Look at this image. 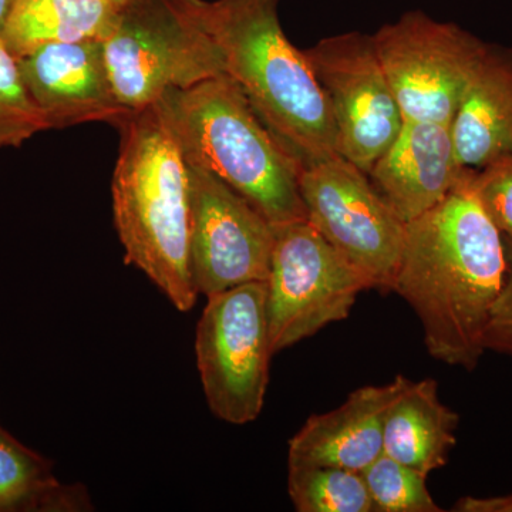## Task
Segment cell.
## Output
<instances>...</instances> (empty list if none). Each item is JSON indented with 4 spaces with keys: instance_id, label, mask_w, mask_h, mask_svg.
<instances>
[{
    "instance_id": "20",
    "label": "cell",
    "mask_w": 512,
    "mask_h": 512,
    "mask_svg": "<svg viewBox=\"0 0 512 512\" xmlns=\"http://www.w3.org/2000/svg\"><path fill=\"white\" fill-rule=\"evenodd\" d=\"M360 474L376 512H443L427 488V477L386 454Z\"/></svg>"
},
{
    "instance_id": "3",
    "label": "cell",
    "mask_w": 512,
    "mask_h": 512,
    "mask_svg": "<svg viewBox=\"0 0 512 512\" xmlns=\"http://www.w3.org/2000/svg\"><path fill=\"white\" fill-rule=\"evenodd\" d=\"M151 107L188 165L220 178L272 225L308 220L301 167L228 74L170 90Z\"/></svg>"
},
{
    "instance_id": "22",
    "label": "cell",
    "mask_w": 512,
    "mask_h": 512,
    "mask_svg": "<svg viewBox=\"0 0 512 512\" xmlns=\"http://www.w3.org/2000/svg\"><path fill=\"white\" fill-rule=\"evenodd\" d=\"M470 184L487 217L504 238L512 239V156L474 170Z\"/></svg>"
},
{
    "instance_id": "12",
    "label": "cell",
    "mask_w": 512,
    "mask_h": 512,
    "mask_svg": "<svg viewBox=\"0 0 512 512\" xmlns=\"http://www.w3.org/2000/svg\"><path fill=\"white\" fill-rule=\"evenodd\" d=\"M18 62L47 130L96 121L119 127L133 113L114 92L103 40L52 43Z\"/></svg>"
},
{
    "instance_id": "8",
    "label": "cell",
    "mask_w": 512,
    "mask_h": 512,
    "mask_svg": "<svg viewBox=\"0 0 512 512\" xmlns=\"http://www.w3.org/2000/svg\"><path fill=\"white\" fill-rule=\"evenodd\" d=\"M306 217L322 237L369 282L392 292L406 222L387 204L369 175L343 157L299 170Z\"/></svg>"
},
{
    "instance_id": "23",
    "label": "cell",
    "mask_w": 512,
    "mask_h": 512,
    "mask_svg": "<svg viewBox=\"0 0 512 512\" xmlns=\"http://www.w3.org/2000/svg\"><path fill=\"white\" fill-rule=\"evenodd\" d=\"M507 254V274L500 295L491 309L485 326L483 348L485 352L512 357V239L504 238Z\"/></svg>"
},
{
    "instance_id": "1",
    "label": "cell",
    "mask_w": 512,
    "mask_h": 512,
    "mask_svg": "<svg viewBox=\"0 0 512 512\" xmlns=\"http://www.w3.org/2000/svg\"><path fill=\"white\" fill-rule=\"evenodd\" d=\"M473 171L407 222L392 291L419 318L430 356L470 372L485 353V326L507 274L504 237L471 190Z\"/></svg>"
},
{
    "instance_id": "14",
    "label": "cell",
    "mask_w": 512,
    "mask_h": 512,
    "mask_svg": "<svg viewBox=\"0 0 512 512\" xmlns=\"http://www.w3.org/2000/svg\"><path fill=\"white\" fill-rule=\"evenodd\" d=\"M409 379L394 377L382 386H365L328 413L313 414L289 440L288 467H338L362 473L383 454L387 410Z\"/></svg>"
},
{
    "instance_id": "5",
    "label": "cell",
    "mask_w": 512,
    "mask_h": 512,
    "mask_svg": "<svg viewBox=\"0 0 512 512\" xmlns=\"http://www.w3.org/2000/svg\"><path fill=\"white\" fill-rule=\"evenodd\" d=\"M103 45L117 99L133 113L170 90L225 74L220 49L183 0H136L120 8Z\"/></svg>"
},
{
    "instance_id": "16",
    "label": "cell",
    "mask_w": 512,
    "mask_h": 512,
    "mask_svg": "<svg viewBox=\"0 0 512 512\" xmlns=\"http://www.w3.org/2000/svg\"><path fill=\"white\" fill-rule=\"evenodd\" d=\"M458 423L460 416L441 402L436 380H409L387 410L383 454L429 477L446 466Z\"/></svg>"
},
{
    "instance_id": "18",
    "label": "cell",
    "mask_w": 512,
    "mask_h": 512,
    "mask_svg": "<svg viewBox=\"0 0 512 512\" xmlns=\"http://www.w3.org/2000/svg\"><path fill=\"white\" fill-rule=\"evenodd\" d=\"M64 501L52 463L0 427V512L62 511Z\"/></svg>"
},
{
    "instance_id": "11",
    "label": "cell",
    "mask_w": 512,
    "mask_h": 512,
    "mask_svg": "<svg viewBox=\"0 0 512 512\" xmlns=\"http://www.w3.org/2000/svg\"><path fill=\"white\" fill-rule=\"evenodd\" d=\"M190 269L198 295L266 282L274 225L214 174L188 165Z\"/></svg>"
},
{
    "instance_id": "21",
    "label": "cell",
    "mask_w": 512,
    "mask_h": 512,
    "mask_svg": "<svg viewBox=\"0 0 512 512\" xmlns=\"http://www.w3.org/2000/svg\"><path fill=\"white\" fill-rule=\"evenodd\" d=\"M46 130L45 119L23 82L18 59L0 37V148L20 147Z\"/></svg>"
},
{
    "instance_id": "10",
    "label": "cell",
    "mask_w": 512,
    "mask_h": 512,
    "mask_svg": "<svg viewBox=\"0 0 512 512\" xmlns=\"http://www.w3.org/2000/svg\"><path fill=\"white\" fill-rule=\"evenodd\" d=\"M305 53L332 111L339 156L369 174L404 121L372 36L325 37Z\"/></svg>"
},
{
    "instance_id": "9",
    "label": "cell",
    "mask_w": 512,
    "mask_h": 512,
    "mask_svg": "<svg viewBox=\"0 0 512 512\" xmlns=\"http://www.w3.org/2000/svg\"><path fill=\"white\" fill-rule=\"evenodd\" d=\"M372 39L404 120L450 126L490 47L420 10L382 26Z\"/></svg>"
},
{
    "instance_id": "7",
    "label": "cell",
    "mask_w": 512,
    "mask_h": 512,
    "mask_svg": "<svg viewBox=\"0 0 512 512\" xmlns=\"http://www.w3.org/2000/svg\"><path fill=\"white\" fill-rule=\"evenodd\" d=\"M369 282L308 220L274 225L266 311L274 353L350 315Z\"/></svg>"
},
{
    "instance_id": "13",
    "label": "cell",
    "mask_w": 512,
    "mask_h": 512,
    "mask_svg": "<svg viewBox=\"0 0 512 512\" xmlns=\"http://www.w3.org/2000/svg\"><path fill=\"white\" fill-rule=\"evenodd\" d=\"M468 171L458 163L450 124L404 120L367 175L407 224L440 204Z\"/></svg>"
},
{
    "instance_id": "6",
    "label": "cell",
    "mask_w": 512,
    "mask_h": 512,
    "mask_svg": "<svg viewBox=\"0 0 512 512\" xmlns=\"http://www.w3.org/2000/svg\"><path fill=\"white\" fill-rule=\"evenodd\" d=\"M195 333L202 390L212 414L244 426L264 409L272 356L266 282L208 296Z\"/></svg>"
},
{
    "instance_id": "17",
    "label": "cell",
    "mask_w": 512,
    "mask_h": 512,
    "mask_svg": "<svg viewBox=\"0 0 512 512\" xmlns=\"http://www.w3.org/2000/svg\"><path fill=\"white\" fill-rule=\"evenodd\" d=\"M119 12L107 0H15L0 37L20 59L52 43L104 40Z\"/></svg>"
},
{
    "instance_id": "25",
    "label": "cell",
    "mask_w": 512,
    "mask_h": 512,
    "mask_svg": "<svg viewBox=\"0 0 512 512\" xmlns=\"http://www.w3.org/2000/svg\"><path fill=\"white\" fill-rule=\"evenodd\" d=\"M13 3H15V0H0V32H2L3 26L9 18Z\"/></svg>"
},
{
    "instance_id": "15",
    "label": "cell",
    "mask_w": 512,
    "mask_h": 512,
    "mask_svg": "<svg viewBox=\"0 0 512 512\" xmlns=\"http://www.w3.org/2000/svg\"><path fill=\"white\" fill-rule=\"evenodd\" d=\"M458 163L481 170L512 156V49L488 47L451 123Z\"/></svg>"
},
{
    "instance_id": "19",
    "label": "cell",
    "mask_w": 512,
    "mask_h": 512,
    "mask_svg": "<svg viewBox=\"0 0 512 512\" xmlns=\"http://www.w3.org/2000/svg\"><path fill=\"white\" fill-rule=\"evenodd\" d=\"M288 493L298 512H376L357 471L338 467H288Z\"/></svg>"
},
{
    "instance_id": "26",
    "label": "cell",
    "mask_w": 512,
    "mask_h": 512,
    "mask_svg": "<svg viewBox=\"0 0 512 512\" xmlns=\"http://www.w3.org/2000/svg\"><path fill=\"white\" fill-rule=\"evenodd\" d=\"M107 2L113 3V5L124 8V6L130 5V3L136 2V0H107Z\"/></svg>"
},
{
    "instance_id": "4",
    "label": "cell",
    "mask_w": 512,
    "mask_h": 512,
    "mask_svg": "<svg viewBox=\"0 0 512 512\" xmlns=\"http://www.w3.org/2000/svg\"><path fill=\"white\" fill-rule=\"evenodd\" d=\"M114 168V225L136 266L180 312L197 303L192 282L188 164L153 107L134 111L119 126Z\"/></svg>"
},
{
    "instance_id": "24",
    "label": "cell",
    "mask_w": 512,
    "mask_h": 512,
    "mask_svg": "<svg viewBox=\"0 0 512 512\" xmlns=\"http://www.w3.org/2000/svg\"><path fill=\"white\" fill-rule=\"evenodd\" d=\"M451 511L456 512H512V493L493 497L460 498Z\"/></svg>"
},
{
    "instance_id": "2",
    "label": "cell",
    "mask_w": 512,
    "mask_h": 512,
    "mask_svg": "<svg viewBox=\"0 0 512 512\" xmlns=\"http://www.w3.org/2000/svg\"><path fill=\"white\" fill-rule=\"evenodd\" d=\"M220 49L225 74L299 167L338 157L332 111L305 50L286 37L279 0H183Z\"/></svg>"
}]
</instances>
